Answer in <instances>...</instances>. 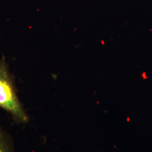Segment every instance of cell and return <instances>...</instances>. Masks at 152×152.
<instances>
[{"mask_svg": "<svg viewBox=\"0 0 152 152\" xmlns=\"http://www.w3.org/2000/svg\"><path fill=\"white\" fill-rule=\"evenodd\" d=\"M0 152H16L10 135L0 127Z\"/></svg>", "mask_w": 152, "mask_h": 152, "instance_id": "obj_2", "label": "cell"}, {"mask_svg": "<svg viewBox=\"0 0 152 152\" xmlns=\"http://www.w3.org/2000/svg\"><path fill=\"white\" fill-rule=\"evenodd\" d=\"M0 108L7 112L17 124H26L29 121L18 97L14 80L5 57L0 60Z\"/></svg>", "mask_w": 152, "mask_h": 152, "instance_id": "obj_1", "label": "cell"}]
</instances>
